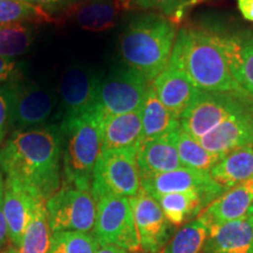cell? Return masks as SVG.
<instances>
[{
	"label": "cell",
	"mask_w": 253,
	"mask_h": 253,
	"mask_svg": "<svg viewBox=\"0 0 253 253\" xmlns=\"http://www.w3.org/2000/svg\"><path fill=\"white\" fill-rule=\"evenodd\" d=\"M151 82L126 67L114 69L100 80L96 108L103 115H120L141 110Z\"/></svg>",
	"instance_id": "8"
},
{
	"label": "cell",
	"mask_w": 253,
	"mask_h": 253,
	"mask_svg": "<svg viewBox=\"0 0 253 253\" xmlns=\"http://www.w3.org/2000/svg\"><path fill=\"white\" fill-rule=\"evenodd\" d=\"M176 38L177 25L171 20L162 14H144L122 33L120 53L126 67L153 82L169 65Z\"/></svg>",
	"instance_id": "3"
},
{
	"label": "cell",
	"mask_w": 253,
	"mask_h": 253,
	"mask_svg": "<svg viewBox=\"0 0 253 253\" xmlns=\"http://www.w3.org/2000/svg\"><path fill=\"white\" fill-rule=\"evenodd\" d=\"M129 202L134 214L140 249L144 253H162L170 238V227L160 204L143 189L129 198Z\"/></svg>",
	"instance_id": "13"
},
{
	"label": "cell",
	"mask_w": 253,
	"mask_h": 253,
	"mask_svg": "<svg viewBox=\"0 0 253 253\" xmlns=\"http://www.w3.org/2000/svg\"><path fill=\"white\" fill-rule=\"evenodd\" d=\"M1 89L8 102L9 128L14 131L42 126L55 108L52 91L33 82L19 80Z\"/></svg>",
	"instance_id": "9"
},
{
	"label": "cell",
	"mask_w": 253,
	"mask_h": 253,
	"mask_svg": "<svg viewBox=\"0 0 253 253\" xmlns=\"http://www.w3.org/2000/svg\"><path fill=\"white\" fill-rule=\"evenodd\" d=\"M25 1L40 6V7L46 9L49 7H55V6H72L75 2L81 1V0H25Z\"/></svg>",
	"instance_id": "35"
},
{
	"label": "cell",
	"mask_w": 253,
	"mask_h": 253,
	"mask_svg": "<svg viewBox=\"0 0 253 253\" xmlns=\"http://www.w3.org/2000/svg\"><path fill=\"white\" fill-rule=\"evenodd\" d=\"M103 150L138 149L143 141L141 110L120 115H103L101 120Z\"/></svg>",
	"instance_id": "17"
},
{
	"label": "cell",
	"mask_w": 253,
	"mask_h": 253,
	"mask_svg": "<svg viewBox=\"0 0 253 253\" xmlns=\"http://www.w3.org/2000/svg\"><path fill=\"white\" fill-rule=\"evenodd\" d=\"M119 14L115 0H81L66 9L63 15L84 31L103 32L114 27Z\"/></svg>",
	"instance_id": "21"
},
{
	"label": "cell",
	"mask_w": 253,
	"mask_h": 253,
	"mask_svg": "<svg viewBox=\"0 0 253 253\" xmlns=\"http://www.w3.org/2000/svg\"><path fill=\"white\" fill-rule=\"evenodd\" d=\"M197 1H201V0H197Z\"/></svg>",
	"instance_id": "43"
},
{
	"label": "cell",
	"mask_w": 253,
	"mask_h": 253,
	"mask_svg": "<svg viewBox=\"0 0 253 253\" xmlns=\"http://www.w3.org/2000/svg\"><path fill=\"white\" fill-rule=\"evenodd\" d=\"M233 73L242 89L253 96V38L232 36Z\"/></svg>",
	"instance_id": "29"
},
{
	"label": "cell",
	"mask_w": 253,
	"mask_h": 253,
	"mask_svg": "<svg viewBox=\"0 0 253 253\" xmlns=\"http://www.w3.org/2000/svg\"><path fill=\"white\" fill-rule=\"evenodd\" d=\"M252 203L253 181H249L226 190L199 217L208 226L227 223L245 217Z\"/></svg>",
	"instance_id": "20"
},
{
	"label": "cell",
	"mask_w": 253,
	"mask_h": 253,
	"mask_svg": "<svg viewBox=\"0 0 253 253\" xmlns=\"http://www.w3.org/2000/svg\"><path fill=\"white\" fill-rule=\"evenodd\" d=\"M210 175L225 190L253 181V149L243 148L225 155L210 170Z\"/></svg>",
	"instance_id": "22"
},
{
	"label": "cell",
	"mask_w": 253,
	"mask_h": 253,
	"mask_svg": "<svg viewBox=\"0 0 253 253\" xmlns=\"http://www.w3.org/2000/svg\"><path fill=\"white\" fill-rule=\"evenodd\" d=\"M96 253H130V252L126 251L125 249L118 248V246L104 245V246H101V248L97 250Z\"/></svg>",
	"instance_id": "38"
},
{
	"label": "cell",
	"mask_w": 253,
	"mask_h": 253,
	"mask_svg": "<svg viewBox=\"0 0 253 253\" xmlns=\"http://www.w3.org/2000/svg\"><path fill=\"white\" fill-rule=\"evenodd\" d=\"M50 232L90 233L96 219V199L89 190L73 186L60 189L46 202Z\"/></svg>",
	"instance_id": "10"
},
{
	"label": "cell",
	"mask_w": 253,
	"mask_h": 253,
	"mask_svg": "<svg viewBox=\"0 0 253 253\" xmlns=\"http://www.w3.org/2000/svg\"><path fill=\"white\" fill-rule=\"evenodd\" d=\"M197 2V0H130L129 5L144 11H158L173 24L178 25L188 8Z\"/></svg>",
	"instance_id": "32"
},
{
	"label": "cell",
	"mask_w": 253,
	"mask_h": 253,
	"mask_svg": "<svg viewBox=\"0 0 253 253\" xmlns=\"http://www.w3.org/2000/svg\"><path fill=\"white\" fill-rule=\"evenodd\" d=\"M137 149L103 150L95 164L91 194L95 199L113 195L134 197L142 190Z\"/></svg>",
	"instance_id": "5"
},
{
	"label": "cell",
	"mask_w": 253,
	"mask_h": 253,
	"mask_svg": "<svg viewBox=\"0 0 253 253\" xmlns=\"http://www.w3.org/2000/svg\"><path fill=\"white\" fill-rule=\"evenodd\" d=\"M100 80L93 71L81 65H72L62 73L59 84L62 120L96 108Z\"/></svg>",
	"instance_id": "12"
},
{
	"label": "cell",
	"mask_w": 253,
	"mask_h": 253,
	"mask_svg": "<svg viewBox=\"0 0 253 253\" xmlns=\"http://www.w3.org/2000/svg\"><path fill=\"white\" fill-rule=\"evenodd\" d=\"M21 77V63L15 59L0 56V88L19 81Z\"/></svg>",
	"instance_id": "33"
},
{
	"label": "cell",
	"mask_w": 253,
	"mask_h": 253,
	"mask_svg": "<svg viewBox=\"0 0 253 253\" xmlns=\"http://www.w3.org/2000/svg\"><path fill=\"white\" fill-rule=\"evenodd\" d=\"M142 189L153 198L175 192H197L210 203L226 191L210 175V171L179 168L163 173L141 178Z\"/></svg>",
	"instance_id": "11"
},
{
	"label": "cell",
	"mask_w": 253,
	"mask_h": 253,
	"mask_svg": "<svg viewBox=\"0 0 253 253\" xmlns=\"http://www.w3.org/2000/svg\"><path fill=\"white\" fill-rule=\"evenodd\" d=\"M37 199L17 183L6 178L2 211L7 223L9 240L15 248L21 244Z\"/></svg>",
	"instance_id": "18"
},
{
	"label": "cell",
	"mask_w": 253,
	"mask_h": 253,
	"mask_svg": "<svg viewBox=\"0 0 253 253\" xmlns=\"http://www.w3.org/2000/svg\"><path fill=\"white\" fill-rule=\"evenodd\" d=\"M4 191H5V182L2 178V173L0 171V201L4 199Z\"/></svg>",
	"instance_id": "40"
},
{
	"label": "cell",
	"mask_w": 253,
	"mask_h": 253,
	"mask_svg": "<svg viewBox=\"0 0 253 253\" xmlns=\"http://www.w3.org/2000/svg\"><path fill=\"white\" fill-rule=\"evenodd\" d=\"M209 233V226L201 217L189 221L176 232L163 253H201Z\"/></svg>",
	"instance_id": "28"
},
{
	"label": "cell",
	"mask_w": 253,
	"mask_h": 253,
	"mask_svg": "<svg viewBox=\"0 0 253 253\" xmlns=\"http://www.w3.org/2000/svg\"><path fill=\"white\" fill-rule=\"evenodd\" d=\"M151 86L163 106L177 120L182 118L199 93L182 66L172 58L167 68L151 82Z\"/></svg>",
	"instance_id": "15"
},
{
	"label": "cell",
	"mask_w": 253,
	"mask_h": 253,
	"mask_svg": "<svg viewBox=\"0 0 253 253\" xmlns=\"http://www.w3.org/2000/svg\"><path fill=\"white\" fill-rule=\"evenodd\" d=\"M246 216H248V218L250 219V221H251L252 225H253V203L251 204V207H250L249 211H248V213H246Z\"/></svg>",
	"instance_id": "41"
},
{
	"label": "cell",
	"mask_w": 253,
	"mask_h": 253,
	"mask_svg": "<svg viewBox=\"0 0 253 253\" xmlns=\"http://www.w3.org/2000/svg\"><path fill=\"white\" fill-rule=\"evenodd\" d=\"M54 21L45 8L25 0H0V26Z\"/></svg>",
	"instance_id": "27"
},
{
	"label": "cell",
	"mask_w": 253,
	"mask_h": 253,
	"mask_svg": "<svg viewBox=\"0 0 253 253\" xmlns=\"http://www.w3.org/2000/svg\"><path fill=\"white\" fill-rule=\"evenodd\" d=\"M171 58L178 61L198 90L244 91L233 73L232 36L204 28H183L177 34Z\"/></svg>",
	"instance_id": "2"
},
{
	"label": "cell",
	"mask_w": 253,
	"mask_h": 253,
	"mask_svg": "<svg viewBox=\"0 0 253 253\" xmlns=\"http://www.w3.org/2000/svg\"><path fill=\"white\" fill-rule=\"evenodd\" d=\"M121 1L123 2V5H129V2H130V0H121Z\"/></svg>",
	"instance_id": "42"
},
{
	"label": "cell",
	"mask_w": 253,
	"mask_h": 253,
	"mask_svg": "<svg viewBox=\"0 0 253 253\" xmlns=\"http://www.w3.org/2000/svg\"><path fill=\"white\" fill-rule=\"evenodd\" d=\"M252 99V95L246 91L211 93L199 90L179 119L181 128L196 140H199L242 109Z\"/></svg>",
	"instance_id": "6"
},
{
	"label": "cell",
	"mask_w": 253,
	"mask_h": 253,
	"mask_svg": "<svg viewBox=\"0 0 253 253\" xmlns=\"http://www.w3.org/2000/svg\"><path fill=\"white\" fill-rule=\"evenodd\" d=\"M7 223H6L4 211H2V201H0V252L7 245Z\"/></svg>",
	"instance_id": "36"
},
{
	"label": "cell",
	"mask_w": 253,
	"mask_h": 253,
	"mask_svg": "<svg viewBox=\"0 0 253 253\" xmlns=\"http://www.w3.org/2000/svg\"><path fill=\"white\" fill-rule=\"evenodd\" d=\"M94 236L100 246L114 245L129 252L140 250V240L128 197L107 195L96 199Z\"/></svg>",
	"instance_id": "7"
},
{
	"label": "cell",
	"mask_w": 253,
	"mask_h": 253,
	"mask_svg": "<svg viewBox=\"0 0 253 253\" xmlns=\"http://www.w3.org/2000/svg\"><path fill=\"white\" fill-rule=\"evenodd\" d=\"M9 129V113L8 102L6 95L0 88V145L4 142Z\"/></svg>",
	"instance_id": "34"
},
{
	"label": "cell",
	"mask_w": 253,
	"mask_h": 253,
	"mask_svg": "<svg viewBox=\"0 0 253 253\" xmlns=\"http://www.w3.org/2000/svg\"><path fill=\"white\" fill-rule=\"evenodd\" d=\"M204 253H253V225L248 216L209 226Z\"/></svg>",
	"instance_id": "16"
},
{
	"label": "cell",
	"mask_w": 253,
	"mask_h": 253,
	"mask_svg": "<svg viewBox=\"0 0 253 253\" xmlns=\"http://www.w3.org/2000/svg\"><path fill=\"white\" fill-rule=\"evenodd\" d=\"M141 113L143 141L169 135L181 126L179 120L173 118L172 114L163 106L151 84L145 95Z\"/></svg>",
	"instance_id": "23"
},
{
	"label": "cell",
	"mask_w": 253,
	"mask_h": 253,
	"mask_svg": "<svg viewBox=\"0 0 253 253\" xmlns=\"http://www.w3.org/2000/svg\"><path fill=\"white\" fill-rule=\"evenodd\" d=\"M160 204L167 220L172 225H181L197 216L211 203L197 192H175L154 198Z\"/></svg>",
	"instance_id": "24"
},
{
	"label": "cell",
	"mask_w": 253,
	"mask_h": 253,
	"mask_svg": "<svg viewBox=\"0 0 253 253\" xmlns=\"http://www.w3.org/2000/svg\"><path fill=\"white\" fill-rule=\"evenodd\" d=\"M0 253H19V251H18V249L15 248V246L11 243L9 245H6L5 249L2 250V251Z\"/></svg>",
	"instance_id": "39"
},
{
	"label": "cell",
	"mask_w": 253,
	"mask_h": 253,
	"mask_svg": "<svg viewBox=\"0 0 253 253\" xmlns=\"http://www.w3.org/2000/svg\"><path fill=\"white\" fill-rule=\"evenodd\" d=\"M61 147L59 126L17 130L0 148V168L6 178L47 202L59 191Z\"/></svg>",
	"instance_id": "1"
},
{
	"label": "cell",
	"mask_w": 253,
	"mask_h": 253,
	"mask_svg": "<svg viewBox=\"0 0 253 253\" xmlns=\"http://www.w3.org/2000/svg\"><path fill=\"white\" fill-rule=\"evenodd\" d=\"M50 232L46 201L37 199L32 218L19 245V253H48L50 248Z\"/></svg>",
	"instance_id": "25"
},
{
	"label": "cell",
	"mask_w": 253,
	"mask_h": 253,
	"mask_svg": "<svg viewBox=\"0 0 253 253\" xmlns=\"http://www.w3.org/2000/svg\"><path fill=\"white\" fill-rule=\"evenodd\" d=\"M198 141L220 157L243 148L253 149V99Z\"/></svg>",
	"instance_id": "14"
},
{
	"label": "cell",
	"mask_w": 253,
	"mask_h": 253,
	"mask_svg": "<svg viewBox=\"0 0 253 253\" xmlns=\"http://www.w3.org/2000/svg\"><path fill=\"white\" fill-rule=\"evenodd\" d=\"M237 5L243 18L253 23V0H237Z\"/></svg>",
	"instance_id": "37"
},
{
	"label": "cell",
	"mask_w": 253,
	"mask_h": 253,
	"mask_svg": "<svg viewBox=\"0 0 253 253\" xmlns=\"http://www.w3.org/2000/svg\"><path fill=\"white\" fill-rule=\"evenodd\" d=\"M136 161L141 178L183 168L171 134L142 141Z\"/></svg>",
	"instance_id": "19"
},
{
	"label": "cell",
	"mask_w": 253,
	"mask_h": 253,
	"mask_svg": "<svg viewBox=\"0 0 253 253\" xmlns=\"http://www.w3.org/2000/svg\"><path fill=\"white\" fill-rule=\"evenodd\" d=\"M34 40L33 27L30 25L0 26V56L15 59L31 48Z\"/></svg>",
	"instance_id": "30"
},
{
	"label": "cell",
	"mask_w": 253,
	"mask_h": 253,
	"mask_svg": "<svg viewBox=\"0 0 253 253\" xmlns=\"http://www.w3.org/2000/svg\"><path fill=\"white\" fill-rule=\"evenodd\" d=\"M100 248L91 233L61 231L52 233L48 253H96Z\"/></svg>",
	"instance_id": "31"
},
{
	"label": "cell",
	"mask_w": 253,
	"mask_h": 253,
	"mask_svg": "<svg viewBox=\"0 0 253 253\" xmlns=\"http://www.w3.org/2000/svg\"><path fill=\"white\" fill-rule=\"evenodd\" d=\"M173 143L183 167L210 171L220 161V156L205 149L201 142L179 126L171 132Z\"/></svg>",
	"instance_id": "26"
},
{
	"label": "cell",
	"mask_w": 253,
	"mask_h": 253,
	"mask_svg": "<svg viewBox=\"0 0 253 253\" xmlns=\"http://www.w3.org/2000/svg\"><path fill=\"white\" fill-rule=\"evenodd\" d=\"M102 113L97 108L77 118L61 120L63 173L68 186L91 191L95 164L102 153Z\"/></svg>",
	"instance_id": "4"
}]
</instances>
